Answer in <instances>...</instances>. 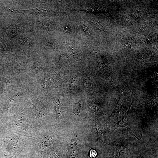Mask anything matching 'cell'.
I'll return each mask as SVG.
<instances>
[{"label": "cell", "mask_w": 158, "mask_h": 158, "mask_svg": "<svg viewBox=\"0 0 158 158\" xmlns=\"http://www.w3.org/2000/svg\"><path fill=\"white\" fill-rule=\"evenodd\" d=\"M133 102L132 101L129 109L125 114L122 119L111 127V131L112 133L118 128L125 127L127 129L130 135L135 137L137 139L140 140V139L133 133L130 127L129 112L130 109Z\"/></svg>", "instance_id": "cell-1"}, {"label": "cell", "mask_w": 158, "mask_h": 158, "mask_svg": "<svg viewBox=\"0 0 158 158\" xmlns=\"http://www.w3.org/2000/svg\"><path fill=\"white\" fill-rule=\"evenodd\" d=\"M78 152L76 143L74 141H72L68 149L69 158H76Z\"/></svg>", "instance_id": "cell-2"}, {"label": "cell", "mask_w": 158, "mask_h": 158, "mask_svg": "<svg viewBox=\"0 0 158 158\" xmlns=\"http://www.w3.org/2000/svg\"><path fill=\"white\" fill-rule=\"evenodd\" d=\"M35 111L40 117H42L45 114V109L42 103L40 102H37L34 106Z\"/></svg>", "instance_id": "cell-3"}, {"label": "cell", "mask_w": 158, "mask_h": 158, "mask_svg": "<svg viewBox=\"0 0 158 158\" xmlns=\"http://www.w3.org/2000/svg\"><path fill=\"white\" fill-rule=\"evenodd\" d=\"M54 105L57 119L59 120L62 114L63 111V106L59 98L55 99Z\"/></svg>", "instance_id": "cell-4"}, {"label": "cell", "mask_w": 158, "mask_h": 158, "mask_svg": "<svg viewBox=\"0 0 158 158\" xmlns=\"http://www.w3.org/2000/svg\"><path fill=\"white\" fill-rule=\"evenodd\" d=\"M52 140L50 138L48 137H45L42 140L40 149H44L52 145Z\"/></svg>", "instance_id": "cell-5"}, {"label": "cell", "mask_w": 158, "mask_h": 158, "mask_svg": "<svg viewBox=\"0 0 158 158\" xmlns=\"http://www.w3.org/2000/svg\"><path fill=\"white\" fill-rule=\"evenodd\" d=\"M81 108L80 104L79 103H76L75 104L73 109L74 113L76 115H78L80 112Z\"/></svg>", "instance_id": "cell-6"}, {"label": "cell", "mask_w": 158, "mask_h": 158, "mask_svg": "<svg viewBox=\"0 0 158 158\" xmlns=\"http://www.w3.org/2000/svg\"><path fill=\"white\" fill-rule=\"evenodd\" d=\"M45 158H59L58 156L54 152H49L45 156Z\"/></svg>", "instance_id": "cell-7"}, {"label": "cell", "mask_w": 158, "mask_h": 158, "mask_svg": "<svg viewBox=\"0 0 158 158\" xmlns=\"http://www.w3.org/2000/svg\"><path fill=\"white\" fill-rule=\"evenodd\" d=\"M97 156V152L93 149H91L89 153V156L90 158H96Z\"/></svg>", "instance_id": "cell-8"}, {"label": "cell", "mask_w": 158, "mask_h": 158, "mask_svg": "<svg viewBox=\"0 0 158 158\" xmlns=\"http://www.w3.org/2000/svg\"><path fill=\"white\" fill-rule=\"evenodd\" d=\"M42 25L45 28L50 29L51 26L52 24L48 21H44L42 23Z\"/></svg>", "instance_id": "cell-9"}, {"label": "cell", "mask_w": 158, "mask_h": 158, "mask_svg": "<svg viewBox=\"0 0 158 158\" xmlns=\"http://www.w3.org/2000/svg\"><path fill=\"white\" fill-rule=\"evenodd\" d=\"M22 44L25 45H28L30 44L31 41L28 38H25L23 39L21 41Z\"/></svg>", "instance_id": "cell-10"}, {"label": "cell", "mask_w": 158, "mask_h": 158, "mask_svg": "<svg viewBox=\"0 0 158 158\" xmlns=\"http://www.w3.org/2000/svg\"><path fill=\"white\" fill-rule=\"evenodd\" d=\"M5 32L7 34H14L16 33L17 31L14 29H7L5 31Z\"/></svg>", "instance_id": "cell-11"}, {"label": "cell", "mask_w": 158, "mask_h": 158, "mask_svg": "<svg viewBox=\"0 0 158 158\" xmlns=\"http://www.w3.org/2000/svg\"><path fill=\"white\" fill-rule=\"evenodd\" d=\"M47 44L48 45H49V46H50L51 47H54L55 46L54 43L52 42H48Z\"/></svg>", "instance_id": "cell-12"}]
</instances>
